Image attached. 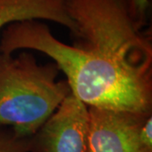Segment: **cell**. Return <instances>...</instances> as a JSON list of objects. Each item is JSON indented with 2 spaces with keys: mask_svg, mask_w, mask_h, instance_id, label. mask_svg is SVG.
I'll use <instances>...</instances> for the list:
<instances>
[{
  "mask_svg": "<svg viewBox=\"0 0 152 152\" xmlns=\"http://www.w3.org/2000/svg\"><path fill=\"white\" fill-rule=\"evenodd\" d=\"M76 32L72 45L43 22L11 25L8 51L35 50L53 60L71 93L88 107L152 113V44L137 27L126 0H65Z\"/></svg>",
  "mask_w": 152,
  "mask_h": 152,
  "instance_id": "6da1fadb",
  "label": "cell"
},
{
  "mask_svg": "<svg viewBox=\"0 0 152 152\" xmlns=\"http://www.w3.org/2000/svg\"><path fill=\"white\" fill-rule=\"evenodd\" d=\"M58 74L54 63L40 64L27 52L0 53V126L31 138L71 93Z\"/></svg>",
  "mask_w": 152,
  "mask_h": 152,
  "instance_id": "7a4b0ae2",
  "label": "cell"
},
{
  "mask_svg": "<svg viewBox=\"0 0 152 152\" xmlns=\"http://www.w3.org/2000/svg\"><path fill=\"white\" fill-rule=\"evenodd\" d=\"M89 108L72 93L31 138L30 152H88Z\"/></svg>",
  "mask_w": 152,
  "mask_h": 152,
  "instance_id": "3957f363",
  "label": "cell"
},
{
  "mask_svg": "<svg viewBox=\"0 0 152 152\" xmlns=\"http://www.w3.org/2000/svg\"><path fill=\"white\" fill-rule=\"evenodd\" d=\"M88 108V152H152L140 137L142 125L152 113Z\"/></svg>",
  "mask_w": 152,
  "mask_h": 152,
  "instance_id": "277c9868",
  "label": "cell"
},
{
  "mask_svg": "<svg viewBox=\"0 0 152 152\" xmlns=\"http://www.w3.org/2000/svg\"><path fill=\"white\" fill-rule=\"evenodd\" d=\"M30 20L55 22L67 28L71 36L76 32L65 0H0V31L10 24Z\"/></svg>",
  "mask_w": 152,
  "mask_h": 152,
  "instance_id": "5b68a950",
  "label": "cell"
},
{
  "mask_svg": "<svg viewBox=\"0 0 152 152\" xmlns=\"http://www.w3.org/2000/svg\"><path fill=\"white\" fill-rule=\"evenodd\" d=\"M31 138L18 136L14 130L0 126V152H30Z\"/></svg>",
  "mask_w": 152,
  "mask_h": 152,
  "instance_id": "8992f818",
  "label": "cell"
},
{
  "mask_svg": "<svg viewBox=\"0 0 152 152\" xmlns=\"http://www.w3.org/2000/svg\"><path fill=\"white\" fill-rule=\"evenodd\" d=\"M126 2L135 26L142 30L148 22L150 0H126Z\"/></svg>",
  "mask_w": 152,
  "mask_h": 152,
  "instance_id": "52a82bcc",
  "label": "cell"
}]
</instances>
